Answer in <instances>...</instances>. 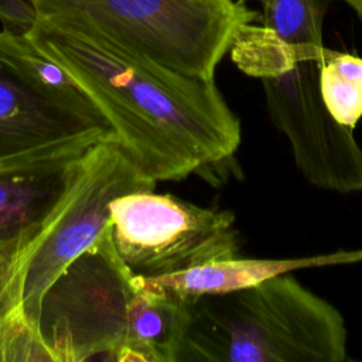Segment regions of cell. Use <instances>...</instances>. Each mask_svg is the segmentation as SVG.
I'll return each instance as SVG.
<instances>
[{
  "label": "cell",
  "instance_id": "3957f363",
  "mask_svg": "<svg viewBox=\"0 0 362 362\" xmlns=\"http://www.w3.org/2000/svg\"><path fill=\"white\" fill-rule=\"evenodd\" d=\"M189 315L133 273L106 225L48 290L40 331L51 362H180Z\"/></svg>",
  "mask_w": 362,
  "mask_h": 362
},
{
  "label": "cell",
  "instance_id": "ba28073f",
  "mask_svg": "<svg viewBox=\"0 0 362 362\" xmlns=\"http://www.w3.org/2000/svg\"><path fill=\"white\" fill-rule=\"evenodd\" d=\"M0 65L40 102L78 127L112 130L83 89L62 66L47 57L27 33L6 27L0 30Z\"/></svg>",
  "mask_w": 362,
  "mask_h": 362
},
{
  "label": "cell",
  "instance_id": "5b68a950",
  "mask_svg": "<svg viewBox=\"0 0 362 362\" xmlns=\"http://www.w3.org/2000/svg\"><path fill=\"white\" fill-rule=\"evenodd\" d=\"M38 18L96 34L178 74L215 81L243 24L257 13L240 0H30Z\"/></svg>",
  "mask_w": 362,
  "mask_h": 362
},
{
  "label": "cell",
  "instance_id": "277c9868",
  "mask_svg": "<svg viewBox=\"0 0 362 362\" xmlns=\"http://www.w3.org/2000/svg\"><path fill=\"white\" fill-rule=\"evenodd\" d=\"M346 325L291 273L191 304L180 361L342 362Z\"/></svg>",
  "mask_w": 362,
  "mask_h": 362
},
{
  "label": "cell",
  "instance_id": "52a82bcc",
  "mask_svg": "<svg viewBox=\"0 0 362 362\" xmlns=\"http://www.w3.org/2000/svg\"><path fill=\"white\" fill-rule=\"evenodd\" d=\"M358 262H362V249L290 259H242L233 256L170 274L139 276L154 291L192 304L201 297L246 288L294 270Z\"/></svg>",
  "mask_w": 362,
  "mask_h": 362
},
{
  "label": "cell",
  "instance_id": "7c38bea8",
  "mask_svg": "<svg viewBox=\"0 0 362 362\" xmlns=\"http://www.w3.org/2000/svg\"><path fill=\"white\" fill-rule=\"evenodd\" d=\"M38 16L30 0H0V21L3 27L27 33Z\"/></svg>",
  "mask_w": 362,
  "mask_h": 362
},
{
  "label": "cell",
  "instance_id": "4fadbf2b",
  "mask_svg": "<svg viewBox=\"0 0 362 362\" xmlns=\"http://www.w3.org/2000/svg\"><path fill=\"white\" fill-rule=\"evenodd\" d=\"M355 13L356 16L362 20V0H344Z\"/></svg>",
  "mask_w": 362,
  "mask_h": 362
},
{
  "label": "cell",
  "instance_id": "8992f818",
  "mask_svg": "<svg viewBox=\"0 0 362 362\" xmlns=\"http://www.w3.org/2000/svg\"><path fill=\"white\" fill-rule=\"evenodd\" d=\"M109 232L122 260L140 276H163L238 256L235 215L154 189L124 194L109 206Z\"/></svg>",
  "mask_w": 362,
  "mask_h": 362
},
{
  "label": "cell",
  "instance_id": "5bb4252c",
  "mask_svg": "<svg viewBox=\"0 0 362 362\" xmlns=\"http://www.w3.org/2000/svg\"><path fill=\"white\" fill-rule=\"evenodd\" d=\"M240 1H249V0H240ZM255 1H257V3H260V4H262L264 0H255Z\"/></svg>",
  "mask_w": 362,
  "mask_h": 362
},
{
  "label": "cell",
  "instance_id": "9c48e42d",
  "mask_svg": "<svg viewBox=\"0 0 362 362\" xmlns=\"http://www.w3.org/2000/svg\"><path fill=\"white\" fill-rule=\"evenodd\" d=\"M82 130L40 102L0 65V156L37 148Z\"/></svg>",
  "mask_w": 362,
  "mask_h": 362
},
{
  "label": "cell",
  "instance_id": "7a4b0ae2",
  "mask_svg": "<svg viewBox=\"0 0 362 362\" xmlns=\"http://www.w3.org/2000/svg\"><path fill=\"white\" fill-rule=\"evenodd\" d=\"M156 184L116 137L100 140L65 165L47 211L0 239V362H51L40 331L48 290L98 242L113 199Z\"/></svg>",
  "mask_w": 362,
  "mask_h": 362
},
{
  "label": "cell",
  "instance_id": "6da1fadb",
  "mask_svg": "<svg viewBox=\"0 0 362 362\" xmlns=\"http://www.w3.org/2000/svg\"><path fill=\"white\" fill-rule=\"evenodd\" d=\"M27 34L92 99L146 177L180 181L228 161L239 148L240 120L215 81L178 74L96 34L41 18Z\"/></svg>",
  "mask_w": 362,
  "mask_h": 362
},
{
  "label": "cell",
  "instance_id": "8fae6325",
  "mask_svg": "<svg viewBox=\"0 0 362 362\" xmlns=\"http://www.w3.org/2000/svg\"><path fill=\"white\" fill-rule=\"evenodd\" d=\"M320 86L331 116L355 129L362 117V58L332 52L322 64Z\"/></svg>",
  "mask_w": 362,
  "mask_h": 362
},
{
  "label": "cell",
  "instance_id": "30bf717a",
  "mask_svg": "<svg viewBox=\"0 0 362 362\" xmlns=\"http://www.w3.org/2000/svg\"><path fill=\"white\" fill-rule=\"evenodd\" d=\"M64 168L0 175V239L51 206L64 185Z\"/></svg>",
  "mask_w": 362,
  "mask_h": 362
}]
</instances>
